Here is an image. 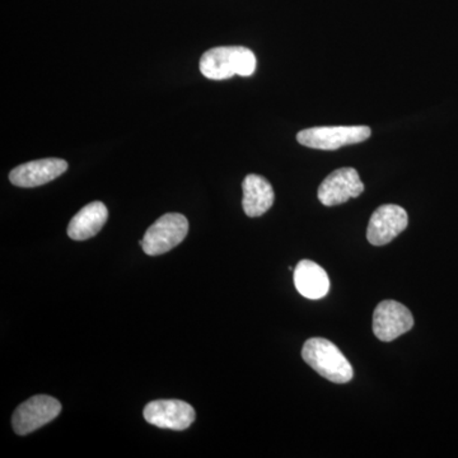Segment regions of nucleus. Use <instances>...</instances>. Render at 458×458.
<instances>
[{"mask_svg": "<svg viewBox=\"0 0 458 458\" xmlns=\"http://www.w3.org/2000/svg\"><path fill=\"white\" fill-rule=\"evenodd\" d=\"M294 285L304 298L321 300L330 291L327 271L311 260L298 262L294 269Z\"/></svg>", "mask_w": 458, "mask_h": 458, "instance_id": "11", "label": "nucleus"}, {"mask_svg": "<svg viewBox=\"0 0 458 458\" xmlns=\"http://www.w3.org/2000/svg\"><path fill=\"white\" fill-rule=\"evenodd\" d=\"M68 170L64 159L47 158L18 165L9 174V180L17 188H38L62 176Z\"/></svg>", "mask_w": 458, "mask_h": 458, "instance_id": "10", "label": "nucleus"}, {"mask_svg": "<svg viewBox=\"0 0 458 458\" xmlns=\"http://www.w3.org/2000/svg\"><path fill=\"white\" fill-rule=\"evenodd\" d=\"M188 233L189 222L186 216L179 213H168L147 229L140 245L147 255H164L179 246Z\"/></svg>", "mask_w": 458, "mask_h": 458, "instance_id": "3", "label": "nucleus"}, {"mask_svg": "<svg viewBox=\"0 0 458 458\" xmlns=\"http://www.w3.org/2000/svg\"><path fill=\"white\" fill-rule=\"evenodd\" d=\"M256 56L242 47H221L208 50L201 56L200 71L208 80L223 81L241 75L250 77L256 71Z\"/></svg>", "mask_w": 458, "mask_h": 458, "instance_id": "1", "label": "nucleus"}, {"mask_svg": "<svg viewBox=\"0 0 458 458\" xmlns=\"http://www.w3.org/2000/svg\"><path fill=\"white\" fill-rule=\"evenodd\" d=\"M369 126H319L298 132V143L313 149L336 150L369 140Z\"/></svg>", "mask_w": 458, "mask_h": 458, "instance_id": "4", "label": "nucleus"}, {"mask_svg": "<svg viewBox=\"0 0 458 458\" xmlns=\"http://www.w3.org/2000/svg\"><path fill=\"white\" fill-rule=\"evenodd\" d=\"M242 207L250 218L261 216L274 204V190L269 181L259 174H249L242 183Z\"/></svg>", "mask_w": 458, "mask_h": 458, "instance_id": "13", "label": "nucleus"}, {"mask_svg": "<svg viewBox=\"0 0 458 458\" xmlns=\"http://www.w3.org/2000/svg\"><path fill=\"white\" fill-rule=\"evenodd\" d=\"M409 216L399 205L386 204L370 216L367 238L373 246H384L394 241L408 227Z\"/></svg>", "mask_w": 458, "mask_h": 458, "instance_id": "9", "label": "nucleus"}, {"mask_svg": "<svg viewBox=\"0 0 458 458\" xmlns=\"http://www.w3.org/2000/svg\"><path fill=\"white\" fill-rule=\"evenodd\" d=\"M60 411L59 401L47 394H38L18 406L12 417V426L18 436H26L49 424Z\"/></svg>", "mask_w": 458, "mask_h": 458, "instance_id": "5", "label": "nucleus"}, {"mask_svg": "<svg viewBox=\"0 0 458 458\" xmlns=\"http://www.w3.org/2000/svg\"><path fill=\"white\" fill-rule=\"evenodd\" d=\"M148 423L164 429L185 430L194 423L195 410L181 400H157L144 408Z\"/></svg>", "mask_w": 458, "mask_h": 458, "instance_id": "7", "label": "nucleus"}, {"mask_svg": "<svg viewBox=\"0 0 458 458\" xmlns=\"http://www.w3.org/2000/svg\"><path fill=\"white\" fill-rule=\"evenodd\" d=\"M414 327L408 307L396 301H384L373 313V333L381 342H394Z\"/></svg>", "mask_w": 458, "mask_h": 458, "instance_id": "6", "label": "nucleus"}, {"mask_svg": "<svg viewBox=\"0 0 458 458\" xmlns=\"http://www.w3.org/2000/svg\"><path fill=\"white\" fill-rule=\"evenodd\" d=\"M364 183L355 168L344 167L328 174L318 188V200L325 207L346 203L349 199L363 194Z\"/></svg>", "mask_w": 458, "mask_h": 458, "instance_id": "8", "label": "nucleus"}, {"mask_svg": "<svg viewBox=\"0 0 458 458\" xmlns=\"http://www.w3.org/2000/svg\"><path fill=\"white\" fill-rule=\"evenodd\" d=\"M108 210L101 201H93L82 208L68 225V236L74 241H86L95 237L106 225Z\"/></svg>", "mask_w": 458, "mask_h": 458, "instance_id": "12", "label": "nucleus"}, {"mask_svg": "<svg viewBox=\"0 0 458 458\" xmlns=\"http://www.w3.org/2000/svg\"><path fill=\"white\" fill-rule=\"evenodd\" d=\"M302 358L319 376L334 384H348L354 376L352 364L335 344L322 337L304 343Z\"/></svg>", "mask_w": 458, "mask_h": 458, "instance_id": "2", "label": "nucleus"}]
</instances>
